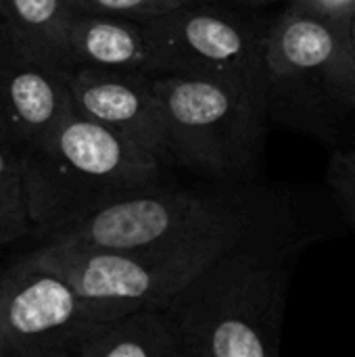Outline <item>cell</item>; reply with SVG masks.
Listing matches in <instances>:
<instances>
[{
  "label": "cell",
  "instance_id": "cell-6",
  "mask_svg": "<svg viewBox=\"0 0 355 357\" xmlns=\"http://www.w3.org/2000/svg\"><path fill=\"white\" fill-rule=\"evenodd\" d=\"M226 247L230 245L107 249L71 241H44L27 257L67 280L103 322L140 307H165Z\"/></svg>",
  "mask_w": 355,
  "mask_h": 357
},
{
  "label": "cell",
  "instance_id": "cell-4",
  "mask_svg": "<svg viewBox=\"0 0 355 357\" xmlns=\"http://www.w3.org/2000/svg\"><path fill=\"white\" fill-rule=\"evenodd\" d=\"M169 163L216 182H241L259 167L268 134L262 90L188 75H155Z\"/></svg>",
  "mask_w": 355,
  "mask_h": 357
},
{
  "label": "cell",
  "instance_id": "cell-14",
  "mask_svg": "<svg viewBox=\"0 0 355 357\" xmlns=\"http://www.w3.org/2000/svg\"><path fill=\"white\" fill-rule=\"evenodd\" d=\"M0 215L23 232L31 230L25 207L19 151L6 140H0Z\"/></svg>",
  "mask_w": 355,
  "mask_h": 357
},
{
  "label": "cell",
  "instance_id": "cell-13",
  "mask_svg": "<svg viewBox=\"0 0 355 357\" xmlns=\"http://www.w3.org/2000/svg\"><path fill=\"white\" fill-rule=\"evenodd\" d=\"M69 0H0V33L21 50L56 65H69Z\"/></svg>",
  "mask_w": 355,
  "mask_h": 357
},
{
  "label": "cell",
  "instance_id": "cell-12",
  "mask_svg": "<svg viewBox=\"0 0 355 357\" xmlns=\"http://www.w3.org/2000/svg\"><path fill=\"white\" fill-rule=\"evenodd\" d=\"M73 357H180V343L165 307H140L92 324Z\"/></svg>",
  "mask_w": 355,
  "mask_h": 357
},
{
  "label": "cell",
  "instance_id": "cell-22",
  "mask_svg": "<svg viewBox=\"0 0 355 357\" xmlns=\"http://www.w3.org/2000/svg\"><path fill=\"white\" fill-rule=\"evenodd\" d=\"M354 44H355V15H354Z\"/></svg>",
  "mask_w": 355,
  "mask_h": 357
},
{
  "label": "cell",
  "instance_id": "cell-15",
  "mask_svg": "<svg viewBox=\"0 0 355 357\" xmlns=\"http://www.w3.org/2000/svg\"><path fill=\"white\" fill-rule=\"evenodd\" d=\"M75 13L146 19L180 6L178 0H69Z\"/></svg>",
  "mask_w": 355,
  "mask_h": 357
},
{
  "label": "cell",
  "instance_id": "cell-7",
  "mask_svg": "<svg viewBox=\"0 0 355 357\" xmlns=\"http://www.w3.org/2000/svg\"><path fill=\"white\" fill-rule=\"evenodd\" d=\"M209 2L140 19L153 44L155 75L211 77L264 92L266 27Z\"/></svg>",
  "mask_w": 355,
  "mask_h": 357
},
{
  "label": "cell",
  "instance_id": "cell-17",
  "mask_svg": "<svg viewBox=\"0 0 355 357\" xmlns=\"http://www.w3.org/2000/svg\"><path fill=\"white\" fill-rule=\"evenodd\" d=\"M295 8H301L305 13H312L316 17H322L331 21L341 31L354 36V15L355 0H282Z\"/></svg>",
  "mask_w": 355,
  "mask_h": 357
},
{
  "label": "cell",
  "instance_id": "cell-20",
  "mask_svg": "<svg viewBox=\"0 0 355 357\" xmlns=\"http://www.w3.org/2000/svg\"><path fill=\"white\" fill-rule=\"evenodd\" d=\"M180 4H192V2H205V0H178Z\"/></svg>",
  "mask_w": 355,
  "mask_h": 357
},
{
  "label": "cell",
  "instance_id": "cell-2",
  "mask_svg": "<svg viewBox=\"0 0 355 357\" xmlns=\"http://www.w3.org/2000/svg\"><path fill=\"white\" fill-rule=\"evenodd\" d=\"M31 230L44 241L161 184L163 163L75 109L19 149Z\"/></svg>",
  "mask_w": 355,
  "mask_h": 357
},
{
  "label": "cell",
  "instance_id": "cell-1",
  "mask_svg": "<svg viewBox=\"0 0 355 357\" xmlns=\"http://www.w3.org/2000/svg\"><path fill=\"white\" fill-rule=\"evenodd\" d=\"M316 238L289 209L205 264L165 305L180 357L278 356L295 264Z\"/></svg>",
  "mask_w": 355,
  "mask_h": 357
},
{
  "label": "cell",
  "instance_id": "cell-11",
  "mask_svg": "<svg viewBox=\"0 0 355 357\" xmlns=\"http://www.w3.org/2000/svg\"><path fill=\"white\" fill-rule=\"evenodd\" d=\"M69 65L155 75V52L140 19L75 13L69 27Z\"/></svg>",
  "mask_w": 355,
  "mask_h": 357
},
{
  "label": "cell",
  "instance_id": "cell-18",
  "mask_svg": "<svg viewBox=\"0 0 355 357\" xmlns=\"http://www.w3.org/2000/svg\"><path fill=\"white\" fill-rule=\"evenodd\" d=\"M23 234H25V232H23L21 228H17L15 224H10L8 220H4V218L0 215V245L10 243V241L19 238V236H23Z\"/></svg>",
  "mask_w": 355,
  "mask_h": 357
},
{
  "label": "cell",
  "instance_id": "cell-10",
  "mask_svg": "<svg viewBox=\"0 0 355 357\" xmlns=\"http://www.w3.org/2000/svg\"><path fill=\"white\" fill-rule=\"evenodd\" d=\"M69 69L21 50L0 33V130L17 151L73 109Z\"/></svg>",
  "mask_w": 355,
  "mask_h": 357
},
{
  "label": "cell",
  "instance_id": "cell-21",
  "mask_svg": "<svg viewBox=\"0 0 355 357\" xmlns=\"http://www.w3.org/2000/svg\"><path fill=\"white\" fill-rule=\"evenodd\" d=\"M0 140H6V138H4V134H2V130H0ZM8 144H10V142H8Z\"/></svg>",
  "mask_w": 355,
  "mask_h": 357
},
{
  "label": "cell",
  "instance_id": "cell-16",
  "mask_svg": "<svg viewBox=\"0 0 355 357\" xmlns=\"http://www.w3.org/2000/svg\"><path fill=\"white\" fill-rule=\"evenodd\" d=\"M328 188L345 215V220L355 228V153H335L326 167Z\"/></svg>",
  "mask_w": 355,
  "mask_h": 357
},
{
  "label": "cell",
  "instance_id": "cell-5",
  "mask_svg": "<svg viewBox=\"0 0 355 357\" xmlns=\"http://www.w3.org/2000/svg\"><path fill=\"white\" fill-rule=\"evenodd\" d=\"M264 94L268 117L318 132L355 111L354 36L287 4L266 27Z\"/></svg>",
  "mask_w": 355,
  "mask_h": 357
},
{
  "label": "cell",
  "instance_id": "cell-19",
  "mask_svg": "<svg viewBox=\"0 0 355 357\" xmlns=\"http://www.w3.org/2000/svg\"><path fill=\"white\" fill-rule=\"evenodd\" d=\"M249 6H266V4H274V2H282V0H243Z\"/></svg>",
  "mask_w": 355,
  "mask_h": 357
},
{
  "label": "cell",
  "instance_id": "cell-8",
  "mask_svg": "<svg viewBox=\"0 0 355 357\" xmlns=\"http://www.w3.org/2000/svg\"><path fill=\"white\" fill-rule=\"evenodd\" d=\"M96 322L67 280L27 255L0 276V357H73Z\"/></svg>",
  "mask_w": 355,
  "mask_h": 357
},
{
  "label": "cell",
  "instance_id": "cell-9",
  "mask_svg": "<svg viewBox=\"0 0 355 357\" xmlns=\"http://www.w3.org/2000/svg\"><path fill=\"white\" fill-rule=\"evenodd\" d=\"M69 92L77 113L144 149L163 165H172L165 117L153 73L71 67Z\"/></svg>",
  "mask_w": 355,
  "mask_h": 357
},
{
  "label": "cell",
  "instance_id": "cell-3",
  "mask_svg": "<svg viewBox=\"0 0 355 357\" xmlns=\"http://www.w3.org/2000/svg\"><path fill=\"white\" fill-rule=\"evenodd\" d=\"M289 209L293 207L278 192L239 182L224 188H165L159 184L44 241H71L107 249L230 245Z\"/></svg>",
  "mask_w": 355,
  "mask_h": 357
}]
</instances>
